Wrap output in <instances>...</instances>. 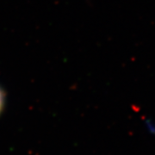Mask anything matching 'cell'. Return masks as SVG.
<instances>
[{"label":"cell","instance_id":"cell-1","mask_svg":"<svg viewBox=\"0 0 155 155\" xmlns=\"http://www.w3.org/2000/svg\"><path fill=\"white\" fill-rule=\"evenodd\" d=\"M4 104H5V93L0 89V113H1V111L4 108Z\"/></svg>","mask_w":155,"mask_h":155}]
</instances>
